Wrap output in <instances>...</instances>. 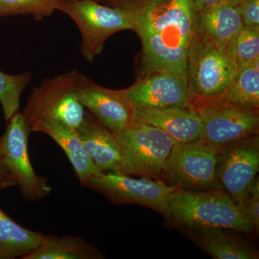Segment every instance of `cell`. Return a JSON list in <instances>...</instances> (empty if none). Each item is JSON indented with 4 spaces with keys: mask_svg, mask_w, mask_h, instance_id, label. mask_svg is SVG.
<instances>
[{
    "mask_svg": "<svg viewBox=\"0 0 259 259\" xmlns=\"http://www.w3.org/2000/svg\"><path fill=\"white\" fill-rule=\"evenodd\" d=\"M142 42L145 74L171 72L187 77L195 35L194 0H120Z\"/></svg>",
    "mask_w": 259,
    "mask_h": 259,
    "instance_id": "cell-1",
    "label": "cell"
},
{
    "mask_svg": "<svg viewBox=\"0 0 259 259\" xmlns=\"http://www.w3.org/2000/svg\"><path fill=\"white\" fill-rule=\"evenodd\" d=\"M167 220L179 228H227L244 233L255 231L233 199L223 191L176 189L168 199Z\"/></svg>",
    "mask_w": 259,
    "mask_h": 259,
    "instance_id": "cell-2",
    "label": "cell"
},
{
    "mask_svg": "<svg viewBox=\"0 0 259 259\" xmlns=\"http://www.w3.org/2000/svg\"><path fill=\"white\" fill-rule=\"evenodd\" d=\"M221 148L200 139L177 144L163 167L162 181L182 190L224 192L216 171Z\"/></svg>",
    "mask_w": 259,
    "mask_h": 259,
    "instance_id": "cell-3",
    "label": "cell"
},
{
    "mask_svg": "<svg viewBox=\"0 0 259 259\" xmlns=\"http://www.w3.org/2000/svg\"><path fill=\"white\" fill-rule=\"evenodd\" d=\"M81 74L72 70L44 79L32 89L22 112L29 125L39 120H54L77 128L86 113L76 95Z\"/></svg>",
    "mask_w": 259,
    "mask_h": 259,
    "instance_id": "cell-4",
    "label": "cell"
},
{
    "mask_svg": "<svg viewBox=\"0 0 259 259\" xmlns=\"http://www.w3.org/2000/svg\"><path fill=\"white\" fill-rule=\"evenodd\" d=\"M60 11L68 15L79 28L80 51L90 62L102 54L108 37L121 30H133L127 12L117 5L110 8L95 0H63Z\"/></svg>",
    "mask_w": 259,
    "mask_h": 259,
    "instance_id": "cell-5",
    "label": "cell"
},
{
    "mask_svg": "<svg viewBox=\"0 0 259 259\" xmlns=\"http://www.w3.org/2000/svg\"><path fill=\"white\" fill-rule=\"evenodd\" d=\"M116 134L122 145L124 175L162 181L163 167L178 143L161 129L136 120Z\"/></svg>",
    "mask_w": 259,
    "mask_h": 259,
    "instance_id": "cell-6",
    "label": "cell"
},
{
    "mask_svg": "<svg viewBox=\"0 0 259 259\" xmlns=\"http://www.w3.org/2000/svg\"><path fill=\"white\" fill-rule=\"evenodd\" d=\"M192 103L202 121L200 140L209 144L223 148L258 134V109L241 106L219 97Z\"/></svg>",
    "mask_w": 259,
    "mask_h": 259,
    "instance_id": "cell-7",
    "label": "cell"
},
{
    "mask_svg": "<svg viewBox=\"0 0 259 259\" xmlns=\"http://www.w3.org/2000/svg\"><path fill=\"white\" fill-rule=\"evenodd\" d=\"M8 127L0 138V152L7 169L14 179L23 198L29 202L42 200L52 192L46 177L36 175L28 151L30 125L18 111L8 122Z\"/></svg>",
    "mask_w": 259,
    "mask_h": 259,
    "instance_id": "cell-8",
    "label": "cell"
},
{
    "mask_svg": "<svg viewBox=\"0 0 259 259\" xmlns=\"http://www.w3.org/2000/svg\"><path fill=\"white\" fill-rule=\"evenodd\" d=\"M235 68L229 49L194 37L187 61V81L192 102L221 96L229 83Z\"/></svg>",
    "mask_w": 259,
    "mask_h": 259,
    "instance_id": "cell-9",
    "label": "cell"
},
{
    "mask_svg": "<svg viewBox=\"0 0 259 259\" xmlns=\"http://www.w3.org/2000/svg\"><path fill=\"white\" fill-rule=\"evenodd\" d=\"M84 187L103 194L112 203L144 206L168 218V199L177 188L163 181L113 171L100 172L92 177Z\"/></svg>",
    "mask_w": 259,
    "mask_h": 259,
    "instance_id": "cell-10",
    "label": "cell"
},
{
    "mask_svg": "<svg viewBox=\"0 0 259 259\" xmlns=\"http://www.w3.org/2000/svg\"><path fill=\"white\" fill-rule=\"evenodd\" d=\"M258 170V134L221 148L216 167L218 182L241 211Z\"/></svg>",
    "mask_w": 259,
    "mask_h": 259,
    "instance_id": "cell-11",
    "label": "cell"
},
{
    "mask_svg": "<svg viewBox=\"0 0 259 259\" xmlns=\"http://www.w3.org/2000/svg\"><path fill=\"white\" fill-rule=\"evenodd\" d=\"M76 95L83 107L112 132L120 133L135 121L134 105L125 90L103 88L81 74Z\"/></svg>",
    "mask_w": 259,
    "mask_h": 259,
    "instance_id": "cell-12",
    "label": "cell"
},
{
    "mask_svg": "<svg viewBox=\"0 0 259 259\" xmlns=\"http://www.w3.org/2000/svg\"><path fill=\"white\" fill-rule=\"evenodd\" d=\"M125 93L134 107L165 108L193 105L187 76L171 72L146 74L125 89Z\"/></svg>",
    "mask_w": 259,
    "mask_h": 259,
    "instance_id": "cell-13",
    "label": "cell"
},
{
    "mask_svg": "<svg viewBox=\"0 0 259 259\" xmlns=\"http://www.w3.org/2000/svg\"><path fill=\"white\" fill-rule=\"evenodd\" d=\"M76 130L87 152L100 171L123 174V152L116 133L87 111L82 122Z\"/></svg>",
    "mask_w": 259,
    "mask_h": 259,
    "instance_id": "cell-14",
    "label": "cell"
},
{
    "mask_svg": "<svg viewBox=\"0 0 259 259\" xmlns=\"http://www.w3.org/2000/svg\"><path fill=\"white\" fill-rule=\"evenodd\" d=\"M134 109L135 120L161 129L178 144L198 141L202 136V121L194 105Z\"/></svg>",
    "mask_w": 259,
    "mask_h": 259,
    "instance_id": "cell-15",
    "label": "cell"
},
{
    "mask_svg": "<svg viewBox=\"0 0 259 259\" xmlns=\"http://www.w3.org/2000/svg\"><path fill=\"white\" fill-rule=\"evenodd\" d=\"M243 26L236 5L223 0L197 13L194 37L228 49Z\"/></svg>",
    "mask_w": 259,
    "mask_h": 259,
    "instance_id": "cell-16",
    "label": "cell"
},
{
    "mask_svg": "<svg viewBox=\"0 0 259 259\" xmlns=\"http://www.w3.org/2000/svg\"><path fill=\"white\" fill-rule=\"evenodd\" d=\"M233 231L214 227L182 228V233L212 258L258 259L255 247Z\"/></svg>",
    "mask_w": 259,
    "mask_h": 259,
    "instance_id": "cell-17",
    "label": "cell"
},
{
    "mask_svg": "<svg viewBox=\"0 0 259 259\" xmlns=\"http://www.w3.org/2000/svg\"><path fill=\"white\" fill-rule=\"evenodd\" d=\"M30 127L31 131L47 135L62 148L83 187L92 177L102 172L87 152L74 127L54 120L37 121Z\"/></svg>",
    "mask_w": 259,
    "mask_h": 259,
    "instance_id": "cell-18",
    "label": "cell"
},
{
    "mask_svg": "<svg viewBox=\"0 0 259 259\" xmlns=\"http://www.w3.org/2000/svg\"><path fill=\"white\" fill-rule=\"evenodd\" d=\"M96 247L79 237L44 235L41 243L22 259H102Z\"/></svg>",
    "mask_w": 259,
    "mask_h": 259,
    "instance_id": "cell-19",
    "label": "cell"
},
{
    "mask_svg": "<svg viewBox=\"0 0 259 259\" xmlns=\"http://www.w3.org/2000/svg\"><path fill=\"white\" fill-rule=\"evenodd\" d=\"M44 236L20 226L0 208V259L23 258L40 245Z\"/></svg>",
    "mask_w": 259,
    "mask_h": 259,
    "instance_id": "cell-20",
    "label": "cell"
},
{
    "mask_svg": "<svg viewBox=\"0 0 259 259\" xmlns=\"http://www.w3.org/2000/svg\"><path fill=\"white\" fill-rule=\"evenodd\" d=\"M219 98L241 106L258 109L259 59L236 66L229 83Z\"/></svg>",
    "mask_w": 259,
    "mask_h": 259,
    "instance_id": "cell-21",
    "label": "cell"
},
{
    "mask_svg": "<svg viewBox=\"0 0 259 259\" xmlns=\"http://www.w3.org/2000/svg\"><path fill=\"white\" fill-rule=\"evenodd\" d=\"M32 78L30 71L11 75L0 71V104L7 123L20 111V97Z\"/></svg>",
    "mask_w": 259,
    "mask_h": 259,
    "instance_id": "cell-22",
    "label": "cell"
},
{
    "mask_svg": "<svg viewBox=\"0 0 259 259\" xmlns=\"http://www.w3.org/2000/svg\"><path fill=\"white\" fill-rule=\"evenodd\" d=\"M63 0H0V18L30 15L37 21L60 11Z\"/></svg>",
    "mask_w": 259,
    "mask_h": 259,
    "instance_id": "cell-23",
    "label": "cell"
},
{
    "mask_svg": "<svg viewBox=\"0 0 259 259\" xmlns=\"http://www.w3.org/2000/svg\"><path fill=\"white\" fill-rule=\"evenodd\" d=\"M236 66L259 59V27L243 25L229 48Z\"/></svg>",
    "mask_w": 259,
    "mask_h": 259,
    "instance_id": "cell-24",
    "label": "cell"
},
{
    "mask_svg": "<svg viewBox=\"0 0 259 259\" xmlns=\"http://www.w3.org/2000/svg\"><path fill=\"white\" fill-rule=\"evenodd\" d=\"M241 212L254 227L255 231L259 229V180L255 177L250 185L246 198L243 202Z\"/></svg>",
    "mask_w": 259,
    "mask_h": 259,
    "instance_id": "cell-25",
    "label": "cell"
},
{
    "mask_svg": "<svg viewBox=\"0 0 259 259\" xmlns=\"http://www.w3.org/2000/svg\"><path fill=\"white\" fill-rule=\"evenodd\" d=\"M236 7L243 25L259 27V0H240Z\"/></svg>",
    "mask_w": 259,
    "mask_h": 259,
    "instance_id": "cell-26",
    "label": "cell"
},
{
    "mask_svg": "<svg viewBox=\"0 0 259 259\" xmlns=\"http://www.w3.org/2000/svg\"><path fill=\"white\" fill-rule=\"evenodd\" d=\"M16 187L14 179L7 169L2 158L0 152V190Z\"/></svg>",
    "mask_w": 259,
    "mask_h": 259,
    "instance_id": "cell-27",
    "label": "cell"
},
{
    "mask_svg": "<svg viewBox=\"0 0 259 259\" xmlns=\"http://www.w3.org/2000/svg\"><path fill=\"white\" fill-rule=\"evenodd\" d=\"M223 0H194V8H195L196 12L197 13L202 11L205 8H208L209 6L217 3Z\"/></svg>",
    "mask_w": 259,
    "mask_h": 259,
    "instance_id": "cell-28",
    "label": "cell"
},
{
    "mask_svg": "<svg viewBox=\"0 0 259 259\" xmlns=\"http://www.w3.org/2000/svg\"><path fill=\"white\" fill-rule=\"evenodd\" d=\"M231 1L232 2V3H233V4L236 5L237 4H238V2L240 1V0H231Z\"/></svg>",
    "mask_w": 259,
    "mask_h": 259,
    "instance_id": "cell-29",
    "label": "cell"
},
{
    "mask_svg": "<svg viewBox=\"0 0 259 259\" xmlns=\"http://www.w3.org/2000/svg\"><path fill=\"white\" fill-rule=\"evenodd\" d=\"M95 1H97V0H95Z\"/></svg>",
    "mask_w": 259,
    "mask_h": 259,
    "instance_id": "cell-30",
    "label": "cell"
}]
</instances>
